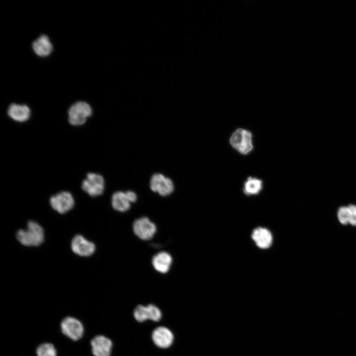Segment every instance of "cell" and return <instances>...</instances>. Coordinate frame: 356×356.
Returning a JSON list of instances; mask_svg holds the SVG:
<instances>
[{"instance_id":"cell-11","label":"cell","mask_w":356,"mask_h":356,"mask_svg":"<svg viewBox=\"0 0 356 356\" xmlns=\"http://www.w3.org/2000/svg\"><path fill=\"white\" fill-rule=\"evenodd\" d=\"M71 249L74 253L79 256L88 257L94 252L95 246L82 235H77L72 240Z\"/></svg>"},{"instance_id":"cell-22","label":"cell","mask_w":356,"mask_h":356,"mask_svg":"<svg viewBox=\"0 0 356 356\" xmlns=\"http://www.w3.org/2000/svg\"><path fill=\"white\" fill-rule=\"evenodd\" d=\"M127 195L131 203H134L137 199L136 194L133 191L128 190L126 192Z\"/></svg>"},{"instance_id":"cell-15","label":"cell","mask_w":356,"mask_h":356,"mask_svg":"<svg viewBox=\"0 0 356 356\" xmlns=\"http://www.w3.org/2000/svg\"><path fill=\"white\" fill-rule=\"evenodd\" d=\"M32 48L37 55L45 57L51 53L53 46L48 37L42 34L33 42Z\"/></svg>"},{"instance_id":"cell-3","label":"cell","mask_w":356,"mask_h":356,"mask_svg":"<svg viewBox=\"0 0 356 356\" xmlns=\"http://www.w3.org/2000/svg\"><path fill=\"white\" fill-rule=\"evenodd\" d=\"M90 105L83 101H78L71 105L68 110V121L73 126H80L86 123L92 115Z\"/></svg>"},{"instance_id":"cell-18","label":"cell","mask_w":356,"mask_h":356,"mask_svg":"<svg viewBox=\"0 0 356 356\" xmlns=\"http://www.w3.org/2000/svg\"><path fill=\"white\" fill-rule=\"evenodd\" d=\"M263 183L262 179L255 177H249L245 181L243 191L247 196L256 195L263 189Z\"/></svg>"},{"instance_id":"cell-7","label":"cell","mask_w":356,"mask_h":356,"mask_svg":"<svg viewBox=\"0 0 356 356\" xmlns=\"http://www.w3.org/2000/svg\"><path fill=\"white\" fill-rule=\"evenodd\" d=\"M150 187L153 191L158 193L162 196L169 195L174 190L172 180L160 173L155 174L152 176Z\"/></svg>"},{"instance_id":"cell-6","label":"cell","mask_w":356,"mask_h":356,"mask_svg":"<svg viewBox=\"0 0 356 356\" xmlns=\"http://www.w3.org/2000/svg\"><path fill=\"white\" fill-rule=\"evenodd\" d=\"M133 229L134 233L143 240L151 239L157 230L156 225L147 217H141L135 220Z\"/></svg>"},{"instance_id":"cell-12","label":"cell","mask_w":356,"mask_h":356,"mask_svg":"<svg viewBox=\"0 0 356 356\" xmlns=\"http://www.w3.org/2000/svg\"><path fill=\"white\" fill-rule=\"evenodd\" d=\"M91 346L94 356H110L112 343L108 338L96 336L91 340Z\"/></svg>"},{"instance_id":"cell-10","label":"cell","mask_w":356,"mask_h":356,"mask_svg":"<svg viewBox=\"0 0 356 356\" xmlns=\"http://www.w3.org/2000/svg\"><path fill=\"white\" fill-rule=\"evenodd\" d=\"M251 238L255 245L261 249H268L272 245L273 238L271 232L266 227L259 226L251 233Z\"/></svg>"},{"instance_id":"cell-4","label":"cell","mask_w":356,"mask_h":356,"mask_svg":"<svg viewBox=\"0 0 356 356\" xmlns=\"http://www.w3.org/2000/svg\"><path fill=\"white\" fill-rule=\"evenodd\" d=\"M104 187L105 181L103 176L93 172H89L86 175L81 184L82 190L91 197L101 195Z\"/></svg>"},{"instance_id":"cell-17","label":"cell","mask_w":356,"mask_h":356,"mask_svg":"<svg viewBox=\"0 0 356 356\" xmlns=\"http://www.w3.org/2000/svg\"><path fill=\"white\" fill-rule=\"evenodd\" d=\"M131 203L126 192L117 191L112 196L111 204L114 210L124 212L129 210L131 207Z\"/></svg>"},{"instance_id":"cell-1","label":"cell","mask_w":356,"mask_h":356,"mask_svg":"<svg viewBox=\"0 0 356 356\" xmlns=\"http://www.w3.org/2000/svg\"><path fill=\"white\" fill-rule=\"evenodd\" d=\"M16 238L20 243L24 246H39L44 241V229L36 222L30 221L26 229H19L17 231Z\"/></svg>"},{"instance_id":"cell-9","label":"cell","mask_w":356,"mask_h":356,"mask_svg":"<svg viewBox=\"0 0 356 356\" xmlns=\"http://www.w3.org/2000/svg\"><path fill=\"white\" fill-rule=\"evenodd\" d=\"M134 315L138 322H143L147 319L158 321L161 318L162 314L159 309L154 305L149 304L147 306L139 305L135 308Z\"/></svg>"},{"instance_id":"cell-19","label":"cell","mask_w":356,"mask_h":356,"mask_svg":"<svg viewBox=\"0 0 356 356\" xmlns=\"http://www.w3.org/2000/svg\"><path fill=\"white\" fill-rule=\"evenodd\" d=\"M36 353L37 356H56V350L50 343H44L39 346Z\"/></svg>"},{"instance_id":"cell-14","label":"cell","mask_w":356,"mask_h":356,"mask_svg":"<svg viewBox=\"0 0 356 356\" xmlns=\"http://www.w3.org/2000/svg\"><path fill=\"white\" fill-rule=\"evenodd\" d=\"M152 338L155 344L158 347L167 348L172 345L174 336L169 329L161 326L153 331Z\"/></svg>"},{"instance_id":"cell-8","label":"cell","mask_w":356,"mask_h":356,"mask_svg":"<svg viewBox=\"0 0 356 356\" xmlns=\"http://www.w3.org/2000/svg\"><path fill=\"white\" fill-rule=\"evenodd\" d=\"M62 332L73 341L81 339L84 333V327L82 323L77 319L68 316L64 318L61 323Z\"/></svg>"},{"instance_id":"cell-5","label":"cell","mask_w":356,"mask_h":356,"mask_svg":"<svg viewBox=\"0 0 356 356\" xmlns=\"http://www.w3.org/2000/svg\"><path fill=\"white\" fill-rule=\"evenodd\" d=\"M49 203L55 211L60 214H65L73 208L75 200L70 192L62 191L52 196L49 199Z\"/></svg>"},{"instance_id":"cell-13","label":"cell","mask_w":356,"mask_h":356,"mask_svg":"<svg viewBox=\"0 0 356 356\" xmlns=\"http://www.w3.org/2000/svg\"><path fill=\"white\" fill-rule=\"evenodd\" d=\"M7 113L10 119L19 123L27 121L31 115V110L27 105L14 103L9 105Z\"/></svg>"},{"instance_id":"cell-16","label":"cell","mask_w":356,"mask_h":356,"mask_svg":"<svg viewBox=\"0 0 356 356\" xmlns=\"http://www.w3.org/2000/svg\"><path fill=\"white\" fill-rule=\"evenodd\" d=\"M172 262V256L166 252L158 253L152 260L154 269L162 273H167L170 270Z\"/></svg>"},{"instance_id":"cell-2","label":"cell","mask_w":356,"mask_h":356,"mask_svg":"<svg viewBox=\"0 0 356 356\" xmlns=\"http://www.w3.org/2000/svg\"><path fill=\"white\" fill-rule=\"evenodd\" d=\"M253 134L245 129L238 128L231 134L229 142L230 146L242 155L249 154L253 149Z\"/></svg>"},{"instance_id":"cell-21","label":"cell","mask_w":356,"mask_h":356,"mask_svg":"<svg viewBox=\"0 0 356 356\" xmlns=\"http://www.w3.org/2000/svg\"><path fill=\"white\" fill-rule=\"evenodd\" d=\"M350 211L349 223L356 226V205L350 204L348 205Z\"/></svg>"},{"instance_id":"cell-20","label":"cell","mask_w":356,"mask_h":356,"mask_svg":"<svg viewBox=\"0 0 356 356\" xmlns=\"http://www.w3.org/2000/svg\"><path fill=\"white\" fill-rule=\"evenodd\" d=\"M337 216L339 222L342 224L349 223L350 211L348 206L340 207L338 210Z\"/></svg>"}]
</instances>
